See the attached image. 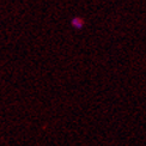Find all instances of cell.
<instances>
[{"instance_id": "1", "label": "cell", "mask_w": 146, "mask_h": 146, "mask_svg": "<svg viewBox=\"0 0 146 146\" xmlns=\"http://www.w3.org/2000/svg\"><path fill=\"white\" fill-rule=\"evenodd\" d=\"M73 25H74V27H77V28H80L82 25H83V22L80 21V19H79V18H74V19H73Z\"/></svg>"}]
</instances>
